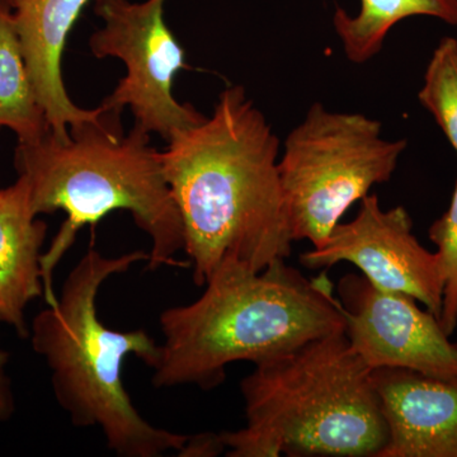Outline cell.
I'll use <instances>...</instances> for the list:
<instances>
[{
	"mask_svg": "<svg viewBox=\"0 0 457 457\" xmlns=\"http://www.w3.org/2000/svg\"><path fill=\"white\" fill-rule=\"evenodd\" d=\"M429 239L437 246L442 273L444 293L438 320L442 329L453 336L457 327V182L447 212L437 219L428 230Z\"/></svg>",
	"mask_w": 457,
	"mask_h": 457,
	"instance_id": "cell-16",
	"label": "cell"
},
{
	"mask_svg": "<svg viewBox=\"0 0 457 457\" xmlns=\"http://www.w3.org/2000/svg\"><path fill=\"white\" fill-rule=\"evenodd\" d=\"M89 0H8L36 96L60 141L69 129L98 121L104 108L83 110L69 98L62 73L66 38Z\"/></svg>",
	"mask_w": 457,
	"mask_h": 457,
	"instance_id": "cell-11",
	"label": "cell"
},
{
	"mask_svg": "<svg viewBox=\"0 0 457 457\" xmlns=\"http://www.w3.org/2000/svg\"><path fill=\"white\" fill-rule=\"evenodd\" d=\"M336 291L345 335L370 369L457 378V343L416 299L381 290L356 273L343 276Z\"/></svg>",
	"mask_w": 457,
	"mask_h": 457,
	"instance_id": "cell-9",
	"label": "cell"
},
{
	"mask_svg": "<svg viewBox=\"0 0 457 457\" xmlns=\"http://www.w3.org/2000/svg\"><path fill=\"white\" fill-rule=\"evenodd\" d=\"M9 353L0 350V423L8 422L16 413V396L8 374Z\"/></svg>",
	"mask_w": 457,
	"mask_h": 457,
	"instance_id": "cell-17",
	"label": "cell"
},
{
	"mask_svg": "<svg viewBox=\"0 0 457 457\" xmlns=\"http://www.w3.org/2000/svg\"><path fill=\"white\" fill-rule=\"evenodd\" d=\"M165 0H95V13L104 22L89 47L98 59L117 57L126 75L104 101L120 111L129 107L135 125L170 143L180 132L204 121L192 104L174 98V77L185 68V51L164 21Z\"/></svg>",
	"mask_w": 457,
	"mask_h": 457,
	"instance_id": "cell-7",
	"label": "cell"
},
{
	"mask_svg": "<svg viewBox=\"0 0 457 457\" xmlns=\"http://www.w3.org/2000/svg\"><path fill=\"white\" fill-rule=\"evenodd\" d=\"M387 423L380 457H457V378L372 370Z\"/></svg>",
	"mask_w": 457,
	"mask_h": 457,
	"instance_id": "cell-10",
	"label": "cell"
},
{
	"mask_svg": "<svg viewBox=\"0 0 457 457\" xmlns=\"http://www.w3.org/2000/svg\"><path fill=\"white\" fill-rule=\"evenodd\" d=\"M36 218L23 177L0 189V323L21 338L29 333L27 308L45 296L41 260L47 227Z\"/></svg>",
	"mask_w": 457,
	"mask_h": 457,
	"instance_id": "cell-12",
	"label": "cell"
},
{
	"mask_svg": "<svg viewBox=\"0 0 457 457\" xmlns=\"http://www.w3.org/2000/svg\"><path fill=\"white\" fill-rule=\"evenodd\" d=\"M147 261V252L107 257L89 248L66 276L55 302L33 318L29 333L71 425L98 428L119 457L180 456L189 440L141 416L123 384L126 359L137 357L150 368L159 343L144 329L108 328L98 315V295L108 279Z\"/></svg>",
	"mask_w": 457,
	"mask_h": 457,
	"instance_id": "cell-4",
	"label": "cell"
},
{
	"mask_svg": "<svg viewBox=\"0 0 457 457\" xmlns=\"http://www.w3.org/2000/svg\"><path fill=\"white\" fill-rule=\"evenodd\" d=\"M240 393L245 426L219 433L228 457H380L386 446L372 370L345 332L254 363Z\"/></svg>",
	"mask_w": 457,
	"mask_h": 457,
	"instance_id": "cell-5",
	"label": "cell"
},
{
	"mask_svg": "<svg viewBox=\"0 0 457 457\" xmlns=\"http://www.w3.org/2000/svg\"><path fill=\"white\" fill-rule=\"evenodd\" d=\"M11 129L18 144H31L50 131L23 57L13 13L0 0V129Z\"/></svg>",
	"mask_w": 457,
	"mask_h": 457,
	"instance_id": "cell-14",
	"label": "cell"
},
{
	"mask_svg": "<svg viewBox=\"0 0 457 457\" xmlns=\"http://www.w3.org/2000/svg\"><path fill=\"white\" fill-rule=\"evenodd\" d=\"M360 203L353 220L339 222L326 242L300 255V262L321 270L348 262L376 287L408 295L440 318V255L420 245L404 207L384 210L376 195H368Z\"/></svg>",
	"mask_w": 457,
	"mask_h": 457,
	"instance_id": "cell-8",
	"label": "cell"
},
{
	"mask_svg": "<svg viewBox=\"0 0 457 457\" xmlns=\"http://www.w3.org/2000/svg\"><path fill=\"white\" fill-rule=\"evenodd\" d=\"M195 284L221 263L261 272L287 260L294 237L279 179V140L242 86L161 152Z\"/></svg>",
	"mask_w": 457,
	"mask_h": 457,
	"instance_id": "cell-1",
	"label": "cell"
},
{
	"mask_svg": "<svg viewBox=\"0 0 457 457\" xmlns=\"http://www.w3.org/2000/svg\"><path fill=\"white\" fill-rule=\"evenodd\" d=\"M120 113L104 107L98 121L69 129L66 141L49 131L36 143L18 144L14 165L29 185L32 212L36 216L59 210L66 213L49 251L42 254L47 303L56 299L54 270L79 230L95 227L117 210L130 212L149 237L147 270L189 269L187 261L177 258L185 249V236L161 152L150 145L149 132L139 126L123 135Z\"/></svg>",
	"mask_w": 457,
	"mask_h": 457,
	"instance_id": "cell-2",
	"label": "cell"
},
{
	"mask_svg": "<svg viewBox=\"0 0 457 457\" xmlns=\"http://www.w3.org/2000/svg\"><path fill=\"white\" fill-rule=\"evenodd\" d=\"M407 146L385 139L378 120L312 104L278 161L294 242L323 245L354 204L392 179Z\"/></svg>",
	"mask_w": 457,
	"mask_h": 457,
	"instance_id": "cell-6",
	"label": "cell"
},
{
	"mask_svg": "<svg viewBox=\"0 0 457 457\" xmlns=\"http://www.w3.org/2000/svg\"><path fill=\"white\" fill-rule=\"evenodd\" d=\"M416 16L457 26V0H361L356 16L337 8L333 27L345 57L360 65L380 54L394 27Z\"/></svg>",
	"mask_w": 457,
	"mask_h": 457,
	"instance_id": "cell-13",
	"label": "cell"
},
{
	"mask_svg": "<svg viewBox=\"0 0 457 457\" xmlns=\"http://www.w3.org/2000/svg\"><path fill=\"white\" fill-rule=\"evenodd\" d=\"M420 104L432 114L457 154V40L444 37L427 65Z\"/></svg>",
	"mask_w": 457,
	"mask_h": 457,
	"instance_id": "cell-15",
	"label": "cell"
},
{
	"mask_svg": "<svg viewBox=\"0 0 457 457\" xmlns=\"http://www.w3.org/2000/svg\"><path fill=\"white\" fill-rule=\"evenodd\" d=\"M204 286L197 300L159 317L163 341L150 366L156 387L215 389L231 363L254 365L345 332L327 270L309 279L286 261L261 272L227 261Z\"/></svg>",
	"mask_w": 457,
	"mask_h": 457,
	"instance_id": "cell-3",
	"label": "cell"
},
{
	"mask_svg": "<svg viewBox=\"0 0 457 457\" xmlns=\"http://www.w3.org/2000/svg\"><path fill=\"white\" fill-rule=\"evenodd\" d=\"M5 2H8V0H5Z\"/></svg>",
	"mask_w": 457,
	"mask_h": 457,
	"instance_id": "cell-18",
	"label": "cell"
}]
</instances>
